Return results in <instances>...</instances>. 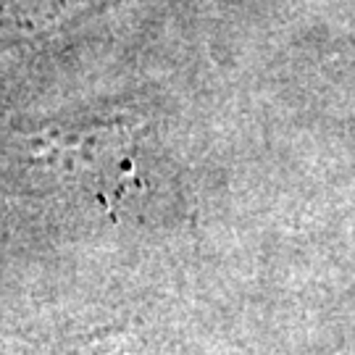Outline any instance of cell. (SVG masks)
<instances>
[{
	"instance_id": "6da1fadb",
	"label": "cell",
	"mask_w": 355,
	"mask_h": 355,
	"mask_svg": "<svg viewBox=\"0 0 355 355\" xmlns=\"http://www.w3.org/2000/svg\"><path fill=\"white\" fill-rule=\"evenodd\" d=\"M114 0H0V48L45 37Z\"/></svg>"
}]
</instances>
